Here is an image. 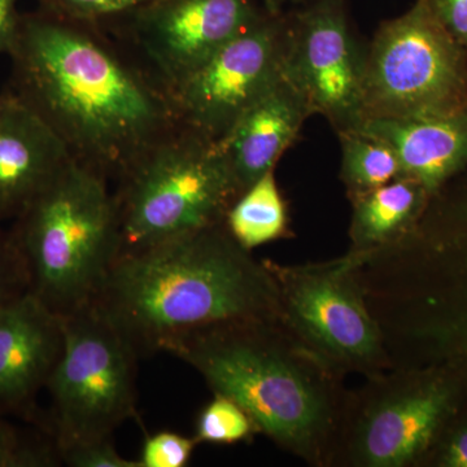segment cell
<instances>
[{"label": "cell", "mask_w": 467, "mask_h": 467, "mask_svg": "<svg viewBox=\"0 0 467 467\" xmlns=\"http://www.w3.org/2000/svg\"><path fill=\"white\" fill-rule=\"evenodd\" d=\"M196 439L173 431H159L149 435L143 442L140 467H184L189 465Z\"/></svg>", "instance_id": "603a6c76"}, {"label": "cell", "mask_w": 467, "mask_h": 467, "mask_svg": "<svg viewBox=\"0 0 467 467\" xmlns=\"http://www.w3.org/2000/svg\"><path fill=\"white\" fill-rule=\"evenodd\" d=\"M239 195L217 144L177 126L116 181L117 257L225 223Z\"/></svg>", "instance_id": "5b68a950"}, {"label": "cell", "mask_w": 467, "mask_h": 467, "mask_svg": "<svg viewBox=\"0 0 467 467\" xmlns=\"http://www.w3.org/2000/svg\"><path fill=\"white\" fill-rule=\"evenodd\" d=\"M431 198L416 180L400 177L349 199V254L368 256L407 238L420 223Z\"/></svg>", "instance_id": "e0dca14e"}, {"label": "cell", "mask_w": 467, "mask_h": 467, "mask_svg": "<svg viewBox=\"0 0 467 467\" xmlns=\"http://www.w3.org/2000/svg\"><path fill=\"white\" fill-rule=\"evenodd\" d=\"M20 0H0V55H8L16 39L21 16Z\"/></svg>", "instance_id": "83f0119b"}, {"label": "cell", "mask_w": 467, "mask_h": 467, "mask_svg": "<svg viewBox=\"0 0 467 467\" xmlns=\"http://www.w3.org/2000/svg\"><path fill=\"white\" fill-rule=\"evenodd\" d=\"M261 5L267 12L272 14H282V12L287 11L295 5H299L306 0H260Z\"/></svg>", "instance_id": "f546056e"}, {"label": "cell", "mask_w": 467, "mask_h": 467, "mask_svg": "<svg viewBox=\"0 0 467 467\" xmlns=\"http://www.w3.org/2000/svg\"><path fill=\"white\" fill-rule=\"evenodd\" d=\"M27 291L64 318L90 306L119 252L109 181L70 160L7 233Z\"/></svg>", "instance_id": "277c9868"}, {"label": "cell", "mask_w": 467, "mask_h": 467, "mask_svg": "<svg viewBox=\"0 0 467 467\" xmlns=\"http://www.w3.org/2000/svg\"><path fill=\"white\" fill-rule=\"evenodd\" d=\"M389 144L400 160L402 177L435 195L467 171V107L417 119H367L358 130Z\"/></svg>", "instance_id": "2e32d148"}, {"label": "cell", "mask_w": 467, "mask_h": 467, "mask_svg": "<svg viewBox=\"0 0 467 467\" xmlns=\"http://www.w3.org/2000/svg\"><path fill=\"white\" fill-rule=\"evenodd\" d=\"M64 344L47 389L51 435L60 448L113 438L137 418L140 356L94 303L63 318Z\"/></svg>", "instance_id": "9c48e42d"}, {"label": "cell", "mask_w": 467, "mask_h": 467, "mask_svg": "<svg viewBox=\"0 0 467 467\" xmlns=\"http://www.w3.org/2000/svg\"><path fill=\"white\" fill-rule=\"evenodd\" d=\"M233 238L245 250L291 238V220L287 202L270 171L243 192L225 217Z\"/></svg>", "instance_id": "ac0fdd59"}, {"label": "cell", "mask_w": 467, "mask_h": 467, "mask_svg": "<svg viewBox=\"0 0 467 467\" xmlns=\"http://www.w3.org/2000/svg\"><path fill=\"white\" fill-rule=\"evenodd\" d=\"M26 292L27 281L23 261L7 234H0V310Z\"/></svg>", "instance_id": "484cf974"}, {"label": "cell", "mask_w": 467, "mask_h": 467, "mask_svg": "<svg viewBox=\"0 0 467 467\" xmlns=\"http://www.w3.org/2000/svg\"><path fill=\"white\" fill-rule=\"evenodd\" d=\"M61 462L57 442L26 436L0 414V467H47Z\"/></svg>", "instance_id": "44dd1931"}, {"label": "cell", "mask_w": 467, "mask_h": 467, "mask_svg": "<svg viewBox=\"0 0 467 467\" xmlns=\"http://www.w3.org/2000/svg\"><path fill=\"white\" fill-rule=\"evenodd\" d=\"M94 304L140 358L213 326L279 318L275 276L225 223L117 257Z\"/></svg>", "instance_id": "7a4b0ae2"}, {"label": "cell", "mask_w": 467, "mask_h": 467, "mask_svg": "<svg viewBox=\"0 0 467 467\" xmlns=\"http://www.w3.org/2000/svg\"><path fill=\"white\" fill-rule=\"evenodd\" d=\"M466 107L467 50L425 3L383 21L365 51L364 121L427 119Z\"/></svg>", "instance_id": "52a82bcc"}, {"label": "cell", "mask_w": 467, "mask_h": 467, "mask_svg": "<svg viewBox=\"0 0 467 467\" xmlns=\"http://www.w3.org/2000/svg\"><path fill=\"white\" fill-rule=\"evenodd\" d=\"M61 462L72 467H140L117 451L113 438L73 442L58 450Z\"/></svg>", "instance_id": "cb8c5ba5"}, {"label": "cell", "mask_w": 467, "mask_h": 467, "mask_svg": "<svg viewBox=\"0 0 467 467\" xmlns=\"http://www.w3.org/2000/svg\"><path fill=\"white\" fill-rule=\"evenodd\" d=\"M284 75L337 134L364 122L365 51L349 0H306L285 11Z\"/></svg>", "instance_id": "8fae6325"}, {"label": "cell", "mask_w": 467, "mask_h": 467, "mask_svg": "<svg viewBox=\"0 0 467 467\" xmlns=\"http://www.w3.org/2000/svg\"><path fill=\"white\" fill-rule=\"evenodd\" d=\"M264 261L278 290L279 321L304 347L343 376L368 378L392 368L359 282L358 256L347 252L299 265Z\"/></svg>", "instance_id": "ba28073f"}, {"label": "cell", "mask_w": 467, "mask_h": 467, "mask_svg": "<svg viewBox=\"0 0 467 467\" xmlns=\"http://www.w3.org/2000/svg\"><path fill=\"white\" fill-rule=\"evenodd\" d=\"M167 353L233 399L260 434L313 467H331L348 389L342 373L304 347L279 318L229 322Z\"/></svg>", "instance_id": "3957f363"}, {"label": "cell", "mask_w": 467, "mask_h": 467, "mask_svg": "<svg viewBox=\"0 0 467 467\" xmlns=\"http://www.w3.org/2000/svg\"><path fill=\"white\" fill-rule=\"evenodd\" d=\"M70 160L41 117L11 92L0 94V221L16 218Z\"/></svg>", "instance_id": "5bb4252c"}, {"label": "cell", "mask_w": 467, "mask_h": 467, "mask_svg": "<svg viewBox=\"0 0 467 467\" xmlns=\"http://www.w3.org/2000/svg\"><path fill=\"white\" fill-rule=\"evenodd\" d=\"M285 12H265L169 94L178 128L218 143L284 78Z\"/></svg>", "instance_id": "7c38bea8"}, {"label": "cell", "mask_w": 467, "mask_h": 467, "mask_svg": "<svg viewBox=\"0 0 467 467\" xmlns=\"http://www.w3.org/2000/svg\"><path fill=\"white\" fill-rule=\"evenodd\" d=\"M447 348L451 358L467 364V316L448 334Z\"/></svg>", "instance_id": "f1b7e54d"}, {"label": "cell", "mask_w": 467, "mask_h": 467, "mask_svg": "<svg viewBox=\"0 0 467 467\" xmlns=\"http://www.w3.org/2000/svg\"><path fill=\"white\" fill-rule=\"evenodd\" d=\"M457 409L436 438L426 462L432 460L441 466L467 467V417H457Z\"/></svg>", "instance_id": "d4e9b609"}, {"label": "cell", "mask_w": 467, "mask_h": 467, "mask_svg": "<svg viewBox=\"0 0 467 467\" xmlns=\"http://www.w3.org/2000/svg\"><path fill=\"white\" fill-rule=\"evenodd\" d=\"M0 234H3L2 230H0Z\"/></svg>", "instance_id": "4dcf8cb0"}, {"label": "cell", "mask_w": 467, "mask_h": 467, "mask_svg": "<svg viewBox=\"0 0 467 467\" xmlns=\"http://www.w3.org/2000/svg\"><path fill=\"white\" fill-rule=\"evenodd\" d=\"M393 368L348 389L331 467H410L426 462L459 408L460 376Z\"/></svg>", "instance_id": "8992f818"}, {"label": "cell", "mask_w": 467, "mask_h": 467, "mask_svg": "<svg viewBox=\"0 0 467 467\" xmlns=\"http://www.w3.org/2000/svg\"><path fill=\"white\" fill-rule=\"evenodd\" d=\"M8 57V91L106 180L177 128L168 95L100 24L23 15Z\"/></svg>", "instance_id": "6da1fadb"}, {"label": "cell", "mask_w": 467, "mask_h": 467, "mask_svg": "<svg viewBox=\"0 0 467 467\" xmlns=\"http://www.w3.org/2000/svg\"><path fill=\"white\" fill-rule=\"evenodd\" d=\"M63 344V318L29 291L0 310V414L30 413Z\"/></svg>", "instance_id": "4fadbf2b"}, {"label": "cell", "mask_w": 467, "mask_h": 467, "mask_svg": "<svg viewBox=\"0 0 467 467\" xmlns=\"http://www.w3.org/2000/svg\"><path fill=\"white\" fill-rule=\"evenodd\" d=\"M337 137L342 150L340 181L348 199L402 177L400 160L383 140L361 131H349Z\"/></svg>", "instance_id": "d6986e66"}, {"label": "cell", "mask_w": 467, "mask_h": 467, "mask_svg": "<svg viewBox=\"0 0 467 467\" xmlns=\"http://www.w3.org/2000/svg\"><path fill=\"white\" fill-rule=\"evenodd\" d=\"M265 12L260 0H152L100 26L169 98Z\"/></svg>", "instance_id": "30bf717a"}, {"label": "cell", "mask_w": 467, "mask_h": 467, "mask_svg": "<svg viewBox=\"0 0 467 467\" xmlns=\"http://www.w3.org/2000/svg\"><path fill=\"white\" fill-rule=\"evenodd\" d=\"M260 434L250 414L233 399L213 393L199 411L193 438L199 442L216 445L250 442Z\"/></svg>", "instance_id": "ffe728a7"}, {"label": "cell", "mask_w": 467, "mask_h": 467, "mask_svg": "<svg viewBox=\"0 0 467 467\" xmlns=\"http://www.w3.org/2000/svg\"><path fill=\"white\" fill-rule=\"evenodd\" d=\"M41 8L73 20L106 24L152 0H38Z\"/></svg>", "instance_id": "7402d4cb"}, {"label": "cell", "mask_w": 467, "mask_h": 467, "mask_svg": "<svg viewBox=\"0 0 467 467\" xmlns=\"http://www.w3.org/2000/svg\"><path fill=\"white\" fill-rule=\"evenodd\" d=\"M312 117L299 91L284 78L260 98L217 143L239 192L275 171L276 162Z\"/></svg>", "instance_id": "9a60e30c"}, {"label": "cell", "mask_w": 467, "mask_h": 467, "mask_svg": "<svg viewBox=\"0 0 467 467\" xmlns=\"http://www.w3.org/2000/svg\"><path fill=\"white\" fill-rule=\"evenodd\" d=\"M432 16L467 50V0H422Z\"/></svg>", "instance_id": "4316f807"}]
</instances>
